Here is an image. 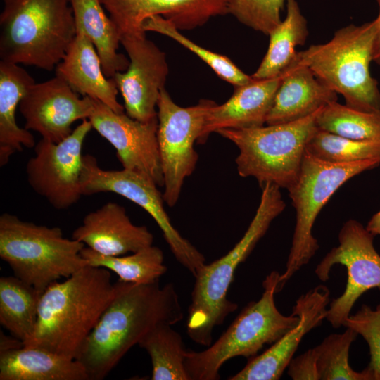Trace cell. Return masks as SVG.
Segmentation results:
<instances>
[{
    "label": "cell",
    "instance_id": "1",
    "mask_svg": "<svg viewBox=\"0 0 380 380\" xmlns=\"http://www.w3.org/2000/svg\"><path fill=\"white\" fill-rule=\"evenodd\" d=\"M172 283L137 284L121 280L120 290L83 343L76 359L89 380H102L125 355L157 326L183 319Z\"/></svg>",
    "mask_w": 380,
    "mask_h": 380
},
{
    "label": "cell",
    "instance_id": "2",
    "mask_svg": "<svg viewBox=\"0 0 380 380\" xmlns=\"http://www.w3.org/2000/svg\"><path fill=\"white\" fill-rule=\"evenodd\" d=\"M120 285L110 270L90 265L52 283L42 293L35 328L24 346L76 359Z\"/></svg>",
    "mask_w": 380,
    "mask_h": 380
},
{
    "label": "cell",
    "instance_id": "3",
    "mask_svg": "<svg viewBox=\"0 0 380 380\" xmlns=\"http://www.w3.org/2000/svg\"><path fill=\"white\" fill-rule=\"evenodd\" d=\"M261 189L259 205L241 239L227 254L210 264L205 263L194 276L186 331L198 345L209 346L215 327L237 309V304L227 298L235 272L265 234L272 222L285 209L279 186L267 183Z\"/></svg>",
    "mask_w": 380,
    "mask_h": 380
},
{
    "label": "cell",
    "instance_id": "4",
    "mask_svg": "<svg viewBox=\"0 0 380 380\" xmlns=\"http://www.w3.org/2000/svg\"><path fill=\"white\" fill-rule=\"evenodd\" d=\"M0 61L51 71L74 40L70 0H4Z\"/></svg>",
    "mask_w": 380,
    "mask_h": 380
},
{
    "label": "cell",
    "instance_id": "5",
    "mask_svg": "<svg viewBox=\"0 0 380 380\" xmlns=\"http://www.w3.org/2000/svg\"><path fill=\"white\" fill-rule=\"evenodd\" d=\"M280 274L272 271L262 282L263 293L249 303L227 330L205 350H186L184 366L190 380H217L220 369L235 357L252 358L296 326L299 317L281 314L274 302Z\"/></svg>",
    "mask_w": 380,
    "mask_h": 380
},
{
    "label": "cell",
    "instance_id": "6",
    "mask_svg": "<svg viewBox=\"0 0 380 380\" xmlns=\"http://www.w3.org/2000/svg\"><path fill=\"white\" fill-rule=\"evenodd\" d=\"M84 244L65 238L61 228L23 221L15 215L0 216V258L13 275L43 291L89 265L82 256Z\"/></svg>",
    "mask_w": 380,
    "mask_h": 380
},
{
    "label": "cell",
    "instance_id": "7",
    "mask_svg": "<svg viewBox=\"0 0 380 380\" xmlns=\"http://www.w3.org/2000/svg\"><path fill=\"white\" fill-rule=\"evenodd\" d=\"M375 32V20L347 25L328 42L311 45L298 56L316 77L343 96L346 106L374 111L380 109L378 82L369 72Z\"/></svg>",
    "mask_w": 380,
    "mask_h": 380
},
{
    "label": "cell",
    "instance_id": "8",
    "mask_svg": "<svg viewBox=\"0 0 380 380\" xmlns=\"http://www.w3.org/2000/svg\"><path fill=\"white\" fill-rule=\"evenodd\" d=\"M319 110L290 122L215 132L238 148L235 163L239 176L255 178L260 186L270 183L288 189L296 181L307 144L318 129Z\"/></svg>",
    "mask_w": 380,
    "mask_h": 380
},
{
    "label": "cell",
    "instance_id": "9",
    "mask_svg": "<svg viewBox=\"0 0 380 380\" xmlns=\"http://www.w3.org/2000/svg\"><path fill=\"white\" fill-rule=\"evenodd\" d=\"M380 165V158L351 163L321 160L305 150L296 181L287 190L296 210V224L284 272L277 293L316 254L319 246L312 234L316 218L332 195L353 177Z\"/></svg>",
    "mask_w": 380,
    "mask_h": 380
},
{
    "label": "cell",
    "instance_id": "10",
    "mask_svg": "<svg viewBox=\"0 0 380 380\" xmlns=\"http://www.w3.org/2000/svg\"><path fill=\"white\" fill-rule=\"evenodd\" d=\"M148 177L134 170L102 169L96 159L84 155L81 175L82 195L112 192L146 210L160 229L176 260L194 277L205 264L203 255L172 225L164 208L163 194Z\"/></svg>",
    "mask_w": 380,
    "mask_h": 380
},
{
    "label": "cell",
    "instance_id": "11",
    "mask_svg": "<svg viewBox=\"0 0 380 380\" xmlns=\"http://www.w3.org/2000/svg\"><path fill=\"white\" fill-rule=\"evenodd\" d=\"M216 103L201 99L182 107L167 90H160L158 103V144L164 180V201L170 208L177 203L186 177L195 170L198 155L194 148L209 110Z\"/></svg>",
    "mask_w": 380,
    "mask_h": 380
},
{
    "label": "cell",
    "instance_id": "12",
    "mask_svg": "<svg viewBox=\"0 0 380 380\" xmlns=\"http://www.w3.org/2000/svg\"><path fill=\"white\" fill-rule=\"evenodd\" d=\"M374 236L360 222L348 220L338 234V246L332 248L315 268L322 281L329 278L331 268L341 265L347 270L343 293L330 301L326 319L334 328L343 327L357 299L371 289L380 290V255L374 246Z\"/></svg>",
    "mask_w": 380,
    "mask_h": 380
},
{
    "label": "cell",
    "instance_id": "13",
    "mask_svg": "<svg viewBox=\"0 0 380 380\" xmlns=\"http://www.w3.org/2000/svg\"><path fill=\"white\" fill-rule=\"evenodd\" d=\"M91 129V122L84 119L58 143L42 138L34 146V155L26 164L29 185L57 210L69 208L83 196L82 148Z\"/></svg>",
    "mask_w": 380,
    "mask_h": 380
},
{
    "label": "cell",
    "instance_id": "14",
    "mask_svg": "<svg viewBox=\"0 0 380 380\" xmlns=\"http://www.w3.org/2000/svg\"><path fill=\"white\" fill-rule=\"evenodd\" d=\"M120 43L129 64L126 71L111 78L123 98L125 113L143 122L153 120L158 118V100L169 72L165 53L146 32L122 34Z\"/></svg>",
    "mask_w": 380,
    "mask_h": 380
},
{
    "label": "cell",
    "instance_id": "15",
    "mask_svg": "<svg viewBox=\"0 0 380 380\" xmlns=\"http://www.w3.org/2000/svg\"><path fill=\"white\" fill-rule=\"evenodd\" d=\"M88 118L92 128L115 148L124 169L146 175L158 186L164 180L158 144V118L143 122L116 113L102 102L91 99Z\"/></svg>",
    "mask_w": 380,
    "mask_h": 380
},
{
    "label": "cell",
    "instance_id": "16",
    "mask_svg": "<svg viewBox=\"0 0 380 380\" xmlns=\"http://www.w3.org/2000/svg\"><path fill=\"white\" fill-rule=\"evenodd\" d=\"M91 98H80L59 77L34 82L19 104L25 127L38 132L42 139L58 143L68 137L77 120L88 119Z\"/></svg>",
    "mask_w": 380,
    "mask_h": 380
},
{
    "label": "cell",
    "instance_id": "17",
    "mask_svg": "<svg viewBox=\"0 0 380 380\" xmlns=\"http://www.w3.org/2000/svg\"><path fill=\"white\" fill-rule=\"evenodd\" d=\"M330 301V291L323 284L299 296L292 308V312L299 317L298 324L262 354L251 358L241 370L229 379H279L305 335L319 327L326 319Z\"/></svg>",
    "mask_w": 380,
    "mask_h": 380
},
{
    "label": "cell",
    "instance_id": "18",
    "mask_svg": "<svg viewBox=\"0 0 380 380\" xmlns=\"http://www.w3.org/2000/svg\"><path fill=\"white\" fill-rule=\"evenodd\" d=\"M120 36L146 32L143 22L160 15L177 29L193 30L227 14V0H100Z\"/></svg>",
    "mask_w": 380,
    "mask_h": 380
},
{
    "label": "cell",
    "instance_id": "19",
    "mask_svg": "<svg viewBox=\"0 0 380 380\" xmlns=\"http://www.w3.org/2000/svg\"><path fill=\"white\" fill-rule=\"evenodd\" d=\"M72 239L106 256L132 253L153 242L148 229L132 223L125 208L115 202H108L87 214Z\"/></svg>",
    "mask_w": 380,
    "mask_h": 380
},
{
    "label": "cell",
    "instance_id": "20",
    "mask_svg": "<svg viewBox=\"0 0 380 380\" xmlns=\"http://www.w3.org/2000/svg\"><path fill=\"white\" fill-rule=\"evenodd\" d=\"M281 80L277 77L252 80L235 87L232 96L224 103L214 105L208 111L197 141L204 144L211 132L224 128L246 129L263 126L272 108Z\"/></svg>",
    "mask_w": 380,
    "mask_h": 380
},
{
    "label": "cell",
    "instance_id": "21",
    "mask_svg": "<svg viewBox=\"0 0 380 380\" xmlns=\"http://www.w3.org/2000/svg\"><path fill=\"white\" fill-rule=\"evenodd\" d=\"M337 99V93L316 77L297 52L281 72V80L266 124L286 123L304 118Z\"/></svg>",
    "mask_w": 380,
    "mask_h": 380
},
{
    "label": "cell",
    "instance_id": "22",
    "mask_svg": "<svg viewBox=\"0 0 380 380\" xmlns=\"http://www.w3.org/2000/svg\"><path fill=\"white\" fill-rule=\"evenodd\" d=\"M56 76L63 80L77 94L96 99L116 113L125 112L117 99L118 89L112 78L105 76L100 58L89 38L81 31L61 61Z\"/></svg>",
    "mask_w": 380,
    "mask_h": 380
},
{
    "label": "cell",
    "instance_id": "23",
    "mask_svg": "<svg viewBox=\"0 0 380 380\" xmlns=\"http://www.w3.org/2000/svg\"><path fill=\"white\" fill-rule=\"evenodd\" d=\"M32 77L18 64L0 61V166L6 165L11 157L23 148L36 145L30 130L20 128L16 122L17 107L34 83Z\"/></svg>",
    "mask_w": 380,
    "mask_h": 380
},
{
    "label": "cell",
    "instance_id": "24",
    "mask_svg": "<svg viewBox=\"0 0 380 380\" xmlns=\"http://www.w3.org/2000/svg\"><path fill=\"white\" fill-rule=\"evenodd\" d=\"M0 380H89L77 359L35 347L0 353Z\"/></svg>",
    "mask_w": 380,
    "mask_h": 380
},
{
    "label": "cell",
    "instance_id": "25",
    "mask_svg": "<svg viewBox=\"0 0 380 380\" xmlns=\"http://www.w3.org/2000/svg\"><path fill=\"white\" fill-rule=\"evenodd\" d=\"M76 30L82 32L94 44L103 72L108 78L127 70L129 60L118 52L120 32L100 0H70Z\"/></svg>",
    "mask_w": 380,
    "mask_h": 380
},
{
    "label": "cell",
    "instance_id": "26",
    "mask_svg": "<svg viewBox=\"0 0 380 380\" xmlns=\"http://www.w3.org/2000/svg\"><path fill=\"white\" fill-rule=\"evenodd\" d=\"M308 34L307 21L298 2L286 0V15L269 34L266 54L251 77L263 80L280 75L296 57V47L305 44Z\"/></svg>",
    "mask_w": 380,
    "mask_h": 380
},
{
    "label": "cell",
    "instance_id": "27",
    "mask_svg": "<svg viewBox=\"0 0 380 380\" xmlns=\"http://www.w3.org/2000/svg\"><path fill=\"white\" fill-rule=\"evenodd\" d=\"M42 293L15 275L0 278V324L23 343L34 330Z\"/></svg>",
    "mask_w": 380,
    "mask_h": 380
},
{
    "label": "cell",
    "instance_id": "28",
    "mask_svg": "<svg viewBox=\"0 0 380 380\" xmlns=\"http://www.w3.org/2000/svg\"><path fill=\"white\" fill-rule=\"evenodd\" d=\"M82 256L93 267L106 268L115 273L119 279L133 284H146L158 281L167 271L160 248L149 246L130 255L106 256L84 246Z\"/></svg>",
    "mask_w": 380,
    "mask_h": 380
},
{
    "label": "cell",
    "instance_id": "29",
    "mask_svg": "<svg viewBox=\"0 0 380 380\" xmlns=\"http://www.w3.org/2000/svg\"><path fill=\"white\" fill-rule=\"evenodd\" d=\"M172 326H157L139 343L151 358V380H190L184 366L186 350L181 335Z\"/></svg>",
    "mask_w": 380,
    "mask_h": 380
},
{
    "label": "cell",
    "instance_id": "30",
    "mask_svg": "<svg viewBox=\"0 0 380 380\" xmlns=\"http://www.w3.org/2000/svg\"><path fill=\"white\" fill-rule=\"evenodd\" d=\"M318 129L359 141H380V109L366 112L336 101L321 108L316 118Z\"/></svg>",
    "mask_w": 380,
    "mask_h": 380
},
{
    "label": "cell",
    "instance_id": "31",
    "mask_svg": "<svg viewBox=\"0 0 380 380\" xmlns=\"http://www.w3.org/2000/svg\"><path fill=\"white\" fill-rule=\"evenodd\" d=\"M357 335L347 327L344 332L330 334L315 346L320 380H373L367 368L357 372L349 364L350 348Z\"/></svg>",
    "mask_w": 380,
    "mask_h": 380
},
{
    "label": "cell",
    "instance_id": "32",
    "mask_svg": "<svg viewBox=\"0 0 380 380\" xmlns=\"http://www.w3.org/2000/svg\"><path fill=\"white\" fill-rule=\"evenodd\" d=\"M142 29L162 34L174 39L203 60L223 80L234 87L248 83L251 75L245 74L229 58L208 50L184 36L171 23L160 15L146 19Z\"/></svg>",
    "mask_w": 380,
    "mask_h": 380
},
{
    "label": "cell",
    "instance_id": "33",
    "mask_svg": "<svg viewBox=\"0 0 380 380\" xmlns=\"http://www.w3.org/2000/svg\"><path fill=\"white\" fill-rule=\"evenodd\" d=\"M314 156L331 163L380 158V141H359L318 129L306 146Z\"/></svg>",
    "mask_w": 380,
    "mask_h": 380
},
{
    "label": "cell",
    "instance_id": "34",
    "mask_svg": "<svg viewBox=\"0 0 380 380\" xmlns=\"http://www.w3.org/2000/svg\"><path fill=\"white\" fill-rule=\"evenodd\" d=\"M286 0H227V12L240 23L269 35L281 23Z\"/></svg>",
    "mask_w": 380,
    "mask_h": 380
},
{
    "label": "cell",
    "instance_id": "35",
    "mask_svg": "<svg viewBox=\"0 0 380 380\" xmlns=\"http://www.w3.org/2000/svg\"><path fill=\"white\" fill-rule=\"evenodd\" d=\"M343 327L360 334L369 346L370 361L366 367L373 380H380V303L374 309L363 304L354 315H350Z\"/></svg>",
    "mask_w": 380,
    "mask_h": 380
},
{
    "label": "cell",
    "instance_id": "36",
    "mask_svg": "<svg viewBox=\"0 0 380 380\" xmlns=\"http://www.w3.org/2000/svg\"><path fill=\"white\" fill-rule=\"evenodd\" d=\"M317 360L316 348L307 350L292 358L288 366V375L293 380H320Z\"/></svg>",
    "mask_w": 380,
    "mask_h": 380
},
{
    "label": "cell",
    "instance_id": "37",
    "mask_svg": "<svg viewBox=\"0 0 380 380\" xmlns=\"http://www.w3.org/2000/svg\"><path fill=\"white\" fill-rule=\"evenodd\" d=\"M24 346V343L11 335L8 336L4 333H0V353L18 349Z\"/></svg>",
    "mask_w": 380,
    "mask_h": 380
},
{
    "label": "cell",
    "instance_id": "38",
    "mask_svg": "<svg viewBox=\"0 0 380 380\" xmlns=\"http://www.w3.org/2000/svg\"><path fill=\"white\" fill-rule=\"evenodd\" d=\"M379 5V15L375 19L376 32L372 46V61L380 65V0H376Z\"/></svg>",
    "mask_w": 380,
    "mask_h": 380
},
{
    "label": "cell",
    "instance_id": "39",
    "mask_svg": "<svg viewBox=\"0 0 380 380\" xmlns=\"http://www.w3.org/2000/svg\"><path fill=\"white\" fill-rule=\"evenodd\" d=\"M366 229L374 236L380 235V210L376 213L369 220Z\"/></svg>",
    "mask_w": 380,
    "mask_h": 380
}]
</instances>
